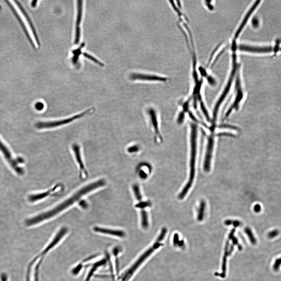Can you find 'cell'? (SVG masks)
<instances>
[{
	"label": "cell",
	"instance_id": "obj_1",
	"mask_svg": "<svg viewBox=\"0 0 281 281\" xmlns=\"http://www.w3.org/2000/svg\"><path fill=\"white\" fill-rule=\"evenodd\" d=\"M106 184V181L104 179H100L84 186L70 198L54 208L27 219L25 221V225L28 226H32L55 217L77 202L82 197L99 188L104 186Z\"/></svg>",
	"mask_w": 281,
	"mask_h": 281
},
{
	"label": "cell",
	"instance_id": "obj_2",
	"mask_svg": "<svg viewBox=\"0 0 281 281\" xmlns=\"http://www.w3.org/2000/svg\"><path fill=\"white\" fill-rule=\"evenodd\" d=\"M190 126V173L188 181L178 195V198L180 200L183 199L187 195L193 184L195 175L198 147V127L194 122L191 123Z\"/></svg>",
	"mask_w": 281,
	"mask_h": 281
},
{
	"label": "cell",
	"instance_id": "obj_3",
	"mask_svg": "<svg viewBox=\"0 0 281 281\" xmlns=\"http://www.w3.org/2000/svg\"><path fill=\"white\" fill-rule=\"evenodd\" d=\"M167 232V229L166 228L164 227L162 228L161 232L157 237L155 242L152 246L146 250L137 260L135 261L132 266L123 273L120 276L119 281H129L130 280L132 276L136 272L137 270L142 266L144 262H145L154 252L163 246V244H162L161 242L164 239Z\"/></svg>",
	"mask_w": 281,
	"mask_h": 281
},
{
	"label": "cell",
	"instance_id": "obj_4",
	"mask_svg": "<svg viewBox=\"0 0 281 281\" xmlns=\"http://www.w3.org/2000/svg\"><path fill=\"white\" fill-rule=\"evenodd\" d=\"M241 66L239 61L238 55L236 53L231 54V68L229 76L228 77L227 81L225 84L224 88L223 89L221 94L219 96V97L217 99L214 108H213V118L214 119L217 118L221 107L229 94L231 88L234 84L237 72L238 71L239 68Z\"/></svg>",
	"mask_w": 281,
	"mask_h": 281
},
{
	"label": "cell",
	"instance_id": "obj_5",
	"mask_svg": "<svg viewBox=\"0 0 281 281\" xmlns=\"http://www.w3.org/2000/svg\"><path fill=\"white\" fill-rule=\"evenodd\" d=\"M241 66L239 68L234 82V99L225 113L224 119L227 118L234 111H237L244 97V90L242 77Z\"/></svg>",
	"mask_w": 281,
	"mask_h": 281
},
{
	"label": "cell",
	"instance_id": "obj_6",
	"mask_svg": "<svg viewBox=\"0 0 281 281\" xmlns=\"http://www.w3.org/2000/svg\"><path fill=\"white\" fill-rule=\"evenodd\" d=\"M92 109H90L85 111L82 113L77 114L74 116L64 119L55 120V121H39L36 124L35 127L38 129H44L54 128L60 127L72 122L78 119L82 118L90 112H91Z\"/></svg>",
	"mask_w": 281,
	"mask_h": 281
},
{
	"label": "cell",
	"instance_id": "obj_7",
	"mask_svg": "<svg viewBox=\"0 0 281 281\" xmlns=\"http://www.w3.org/2000/svg\"><path fill=\"white\" fill-rule=\"evenodd\" d=\"M236 48L238 53H260L281 51V47L278 46H258L237 42Z\"/></svg>",
	"mask_w": 281,
	"mask_h": 281
},
{
	"label": "cell",
	"instance_id": "obj_8",
	"mask_svg": "<svg viewBox=\"0 0 281 281\" xmlns=\"http://www.w3.org/2000/svg\"><path fill=\"white\" fill-rule=\"evenodd\" d=\"M0 151L3 154L6 160L16 173L20 175H23L24 173V170L23 168L20 167L19 165L24 163V159L20 157H18L17 159H14L12 156L10 150L3 143L1 139H0Z\"/></svg>",
	"mask_w": 281,
	"mask_h": 281
},
{
	"label": "cell",
	"instance_id": "obj_9",
	"mask_svg": "<svg viewBox=\"0 0 281 281\" xmlns=\"http://www.w3.org/2000/svg\"><path fill=\"white\" fill-rule=\"evenodd\" d=\"M214 131H211L207 138L206 151L204 163V169L206 172H209L211 168L212 159L215 146V135Z\"/></svg>",
	"mask_w": 281,
	"mask_h": 281
},
{
	"label": "cell",
	"instance_id": "obj_10",
	"mask_svg": "<svg viewBox=\"0 0 281 281\" xmlns=\"http://www.w3.org/2000/svg\"><path fill=\"white\" fill-rule=\"evenodd\" d=\"M72 148L76 161L79 166L81 177H86L87 173L82 160L80 147L78 144H74L73 145Z\"/></svg>",
	"mask_w": 281,
	"mask_h": 281
},
{
	"label": "cell",
	"instance_id": "obj_11",
	"mask_svg": "<svg viewBox=\"0 0 281 281\" xmlns=\"http://www.w3.org/2000/svg\"><path fill=\"white\" fill-rule=\"evenodd\" d=\"M132 80H141L147 81H159L166 82L168 78L155 75L143 74L140 73H133L130 76Z\"/></svg>",
	"mask_w": 281,
	"mask_h": 281
},
{
	"label": "cell",
	"instance_id": "obj_12",
	"mask_svg": "<svg viewBox=\"0 0 281 281\" xmlns=\"http://www.w3.org/2000/svg\"><path fill=\"white\" fill-rule=\"evenodd\" d=\"M77 14V17L76 37H75V44L77 45L79 43L81 37V29L80 25L82 20V1H78Z\"/></svg>",
	"mask_w": 281,
	"mask_h": 281
},
{
	"label": "cell",
	"instance_id": "obj_13",
	"mask_svg": "<svg viewBox=\"0 0 281 281\" xmlns=\"http://www.w3.org/2000/svg\"><path fill=\"white\" fill-rule=\"evenodd\" d=\"M94 232L103 234H107L114 236L123 238L125 236V232L121 230L108 229L104 228L95 226L94 228Z\"/></svg>",
	"mask_w": 281,
	"mask_h": 281
},
{
	"label": "cell",
	"instance_id": "obj_14",
	"mask_svg": "<svg viewBox=\"0 0 281 281\" xmlns=\"http://www.w3.org/2000/svg\"><path fill=\"white\" fill-rule=\"evenodd\" d=\"M148 112L150 120H151V124H152L153 127H154L156 138L157 139H159L162 141V138L160 132L159 131L158 123L157 114H156V111L154 110V109L151 108L149 110Z\"/></svg>",
	"mask_w": 281,
	"mask_h": 281
},
{
	"label": "cell",
	"instance_id": "obj_15",
	"mask_svg": "<svg viewBox=\"0 0 281 281\" xmlns=\"http://www.w3.org/2000/svg\"><path fill=\"white\" fill-rule=\"evenodd\" d=\"M18 6H19V7L21 11L22 12V14H23L24 16L25 20H26L27 22H28V24L29 25V27L30 28H31V31H32L34 37V38H35L36 41L37 42V45H38L39 46H40V45L41 44H40L38 36L37 35L35 28H34V25L33 24L32 21H31V20L30 19V18L28 15V14H27V13L25 11L24 9L23 8V7H22L20 4L19 3V2H18Z\"/></svg>",
	"mask_w": 281,
	"mask_h": 281
},
{
	"label": "cell",
	"instance_id": "obj_16",
	"mask_svg": "<svg viewBox=\"0 0 281 281\" xmlns=\"http://www.w3.org/2000/svg\"><path fill=\"white\" fill-rule=\"evenodd\" d=\"M57 186L54 187V188L51 189L50 190H48L47 191L43 192V193L37 194L32 195H30L28 197V200L30 202H37L40 200L44 199L46 197L49 196L50 193L55 191L57 188Z\"/></svg>",
	"mask_w": 281,
	"mask_h": 281
},
{
	"label": "cell",
	"instance_id": "obj_17",
	"mask_svg": "<svg viewBox=\"0 0 281 281\" xmlns=\"http://www.w3.org/2000/svg\"><path fill=\"white\" fill-rule=\"evenodd\" d=\"M106 260L104 259L102 260L101 261H99V262L94 264V265L93 266L92 268L90 270L89 273H88V275L87 276L86 280V281H89L90 279H91V276H93L94 272L97 270L98 268L99 267L101 266L102 265H104V264L106 263Z\"/></svg>",
	"mask_w": 281,
	"mask_h": 281
},
{
	"label": "cell",
	"instance_id": "obj_18",
	"mask_svg": "<svg viewBox=\"0 0 281 281\" xmlns=\"http://www.w3.org/2000/svg\"><path fill=\"white\" fill-rule=\"evenodd\" d=\"M206 202L204 200L201 201L200 202L199 208L198 210L197 219L200 222L202 221L203 220L205 214V211L206 208Z\"/></svg>",
	"mask_w": 281,
	"mask_h": 281
},
{
	"label": "cell",
	"instance_id": "obj_19",
	"mask_svg": "<svg viewBox=\"0 0 281 281\" xmlns=\"http://www.w3.org/2000/svg\"><path fill=\"white\" fill-rule=\"evenodd\" d=\"M141 221L143 228L147 229L148 226V214L145 210H142L141 212Z\"/></svg>",
	"mask_w": 281,
	"mask_h": 281
},
{
	"label": "cell",
	"instance_id": "obj_20",
	"mask_svg": "<svg viewBox=\"0 0 281 281\" xmlns=\"http://www.w3.org/2000/svg\"><path fill=\"white\" fill-rule=\"evenodd\" d=\"M85 46V43H82L79 48L73 51V57L72 58V62L74 64L77 63L79 55L81 54V50Z\"/></svg>",
	"mask_w": 281,
	"mask_h": 281
},
{
	"label": "cell",
	"instance_id": "obj_21",
	"mask_svg": "<svg viewBox=\"0 0 281 281\" xmlns=\"http://www.w3.org/2000/svg\"><path fill=\"white\" fill-rule=\"evenodd\" d=\"M203 2L204 7L210 11H213L215 8L214 1H204Z\"/></svg>",
	"mask_w": 281,
	"mask_h": 281
},
{
	"label": "cell",
	"instance_id": "obj_22",
	"mask_svg": "<svg viewBox=\"0 0 281 281\" xmlns=\"http://www.w3.org/2000/svg\"><path fill=\"white\" fill-rule=\"evenodd\" d=\"M138 201L139 203L135 205V207L137 208L141 209L142 210H144V209L147 207H150L151 205V202L149 201L143 202L142 201V199Z\"/></svg>",
	"mask_w": 281,
	"mask_h": 281
},
{
	"label": "cell",
	"instance_id": "obj_23",
	"mask_svg": "<svg viewBox=\"0 0 281 281\" xmlns=\"http://www.w3.org/2000/svg\"><path fill=\"white\" fill-rule=\"evenodd\" d=\"M83 55H84V56L86 57V58H87L91 60V61H94V62L96 64H99V65L101 66V67H103V66H104V64H103V63H102V62H100V61H99V60H98L97 59H96L95 58H94V57L91 56V55H90L89 54H88L86 53H83Z\"/></svg>",
	"mask_w": 281,
	"mask_h": 281
},
{
	"label": "cell",
	"instance_id": "obj_24",
	"mask_svg": "<svg viewBox=\"0 0 281 281\" xmlns=\"http://www.w3.org/2000/svg\"><path fill=\"white\" fill-rule=\"evenodd\" d=\"M240 223H240V222L238 220H231V219H227V220L225 221L224 222L226 226H229V225H233L235 227L239 226Z\"/></svg>",
	"mask_w": 281,
	"mask_h": 281
},
{
	"label": "cell",
	"instance_id": "obj_25",
	"mask_svg": "<svg viewBox=\"0 0 281 281\" xmlns=\"http://www.w3.org/2000/svg\"><path fill=\"white\" fill-rule=\"evenodd\" d=\"M35 108L37 110L41 111L43 110L45 107L44 104L42 102H37L35 104Z\"/></svg>",
	"mask_w": 281,
	"mask_h": 281
},
{
	"label": "cell",
	"instance_id": "obj_26",
	"mask_svg": "<svg viewBox=\"0 0 281 281\" xmlns=\"http://www.w3.org/2000/svg\"><path fill=\"white\" fill-rule=\"evenodd\" d=\"M252 26L256 28L259 26V21L257 18L255 17L252 19Z\"/></svg>",
	"mask_w": 281,
	"mask_h": 281
},
{
	"label": "cell",
	"instance_id": "obj_27",
	"mask_svg": "<svg viewBox=\"0 0 281 281\" xmlns=\"http://www.w3.org/2000/svg\"><path fill=\"white\" fill-rule=\"evenodd\" d=\"M139 150V147L137 146L134 145L133 146L130 147L128 149V151L130 153H133L136 152Z\"/></svg>",
	"mask_w": 281,
	"mask_h": 281
},
{
	"label": "cell",
	"instance_id": "obj_28",
	"mask_svg": "<svg viewBox=\"0 0 281 281\" xmlns=\"http://www.w3.org/2000/svg\"><path fill=\"white\" fill-rule=\"evenodd\" d=\"M254 210L255 212H259L261 210V206L258 205V204H257V205L255 206L254 207Z\"/></svg>",
	"mask_w": 281,
	"mask_h": 281
},
{
	"label": "cell",
	"instance_id": "obj_29",
	"mask_svg": "<svg viewBox=\"0 0 281 281\" xmlns=\"http://www.w3.org/2000/svg\"><path fill=\"white\" fill-rule=\"evenodd\" d=\"M37 1H33L32 3H31V6L33 7H35L36 5H37Z\"/></svg>",
	"mask_w": 281,
	"mask_h": 281
}]
</instances>
